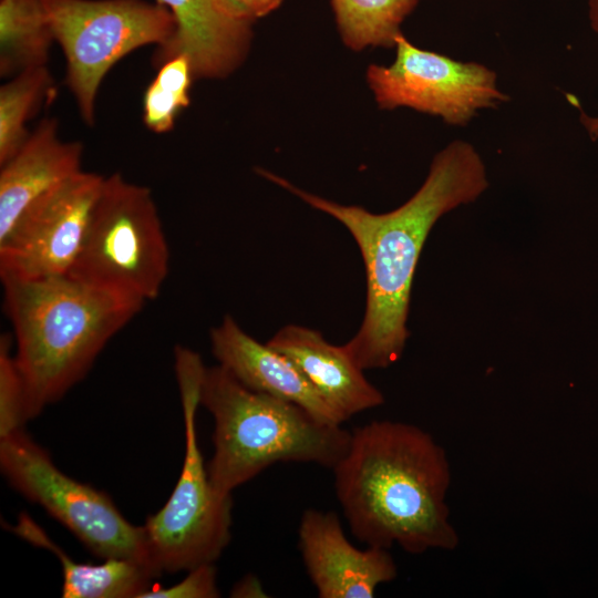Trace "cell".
<instances>
[{"mask_svg":"<svg viewBox=\"0 0 598 598\" xmlns=\"http://www.w3.org/2000/svg\"><path fill=\"white\" fill-rule=\"evenodd\" d=\"M257 172L351 233L364 261L367 305L359 331L343 347L363 371L399 361L410 336L406 321L412 281L431 229L444 214L475 202L488 187L486 167L476 148L461 140L450 143L434 156L417 192L384 214L341 205L268 171Z\"/></svg>","mask_w":598,"mask_h":598,"instance_id":"obj_1","label":"cell"},{"mask_svg":"<svg viewBox=\"0 0 598 598\" xmlns=\"http://www.w3.org/2000/svg\"><path fill=\"white\" fill-rule=\"evenodd\" d=\"M332 471L348 525L367 546L411 554L457 547L445 502L451 467L430 433L393 421L358 426Z\"/></svg>","mask_w":598,"mask_h":598,"instance_id":"obj_2","label":"cell"},{"mask_svg":"<svg viewBox=\"0 0 598 598\" xmlns=\"http://www.w3.org/2000/svg\"><path fill=\"white\" fill-rule=\"evenodd\" d=\"M1 281L29 419L80 382L143 307L69 275Z\"/></svg>","mask_w":598,"mask_h":598,"instance_id":"obj_3","label":"cell"},{"mask_svg":"<svg viewBox=\"0 0 598 598\" xmlns=\"http://www.w3.org/2000/svg\"><path fill=\"white\" fill-rule=\"evenodd\" d=\"M200 405L215 422L207 470L223 495H231L279 462L332 470L351 440V432L341 425L323 423L295 403L250 390L220 364L205 369Z\"/></svg>","mask_w":598,"mask_h":598,"instance_id":"obj_4","label":"cell"},{"mask_svg":"<svg viewBox=\"0 0 598 598\" xmlns=\"http://www.w3.org/2000/svg\"><path fill=\"white\" fill-rule=\"evenodd\" d=\"M174 369L184 419V462L168 501L143 525L151 560L161 574L215 563L231 537V495L213 486L197 441L196 412L206 367L197 352L176 346Z\"/></svg>","mask_w":598,"mask_h":598,"instance_id":"obj_5","label":"cell"},{"mask_svg":"<svg viewBox=\"0 0 598 598\" xmlns=\"http://www.w3.org/2000/svg\"><path fill=\"white\" fill-rule=\"evenodd\" d=\"M169 249L152 192L120 173L104 178L72 278L144 306L158 297Z\"/></svg>","mask_w":598,"mask_h":598,"instance_id":"obj_6","label":"cell"},{"mask_svg":"<svg viewBox=\"0 0 598 598\" xmlns=\"http://www.w3.org/2000/svg\"><path fill=\"white\" fill-rule=\"evenodd\" d=\"M65 62V84L83 122H95V100L110 69L144 45L166 44L176 31L171 11L145 0H42Z\"/></svg>","mask_w":598,"mask_h":598,"instance_id":"obj_7","label":"cell"},{"mask_svg":"<svg viewBox=\"0 0 598 598\" xmlns=\"http://www.w3.org/2000/svg\"><path fill=\"white\" fill-rule=\"evenodd\" d=\"M0 467L16 491L43 507L94 555L141 561L158 571L143 526L130 523L107 494L59 470L24 430L0 437Z\"/></svg>","mask_w":598,"mask_h":598,"instance_id":"obj_8","label":"cell"},{"mask_svg":"<svg viewBox=\"0 0 598 598\" xmlns=\"http://www.w3.org/2000/svg\"><path fill=\"white\" fill-rule=\"evenodd\" d=\"M390 65L370 64L367 82L381 110L409 107L466 126L480 111L496 109L509 96L497 74L478 62H464L412 44L402 34Z\"/></svg>","mask_w":598,"mask_h":598,"instance_id":"obj_9","label":"cell"},{"mask_svg":"<svg viewBox=\"0 0 598 598\" xmlns=\"http://www.w3.org/2000/svg\"><path fill=\"white\" fill-rule=\"evenodd\" d=\"M104 178L80 171L38 199L0 243V276L68 275L82 248Z\"/></svg>","mask_w":598,"mask_h":598,"instance_id":"obj_10","label":"cell"},{"mask_svg":"<svg viewBox=\"0 0 598 598\" xmlns=\"http://www.w3.org/2000/svg\"><path fill=\"white\" fill-rule=\"evenodd\" d=\"M298 540L307 574L320 598H372L381 584L398 575L389 549L353 546L334 512L305 511Z\"/></svg>","mask_w":598,"mask_h":598,"instance_id":"obj_11","label":"cell"},{"mask_svg":"<svg viewBox=\"0 0 598 598\" xmlns=\"http://www.w3.org/2000/svg\"><path fill=\"white\" fill-rule=\"evenodd\" d=\"M176 22L172 39L153 55L155 66L185 55L194 79H221L245 61L252 40L254 20L228 0H156Z\"/></svg>","mask_w":598,"mask_h":598,"instance_id":"obj_12","label":"cell"},{"mask_svg":"<svg viewBox=\"0 0 598 598\" xmlns=\"http://www.w3.org/2000/svg\"><path fill=\"white\" fill-rule=\"evenodd\" d=\"M210 343L218 364L245 386L295 403L323 423L342 425L290 359L250 337L231 316L212 328Z\"/></svg>","mask_w":598,"mask_h":598,"instance_id":"obj_13","label":"cell"},{"mask_svg":"<svg viewBox=\"0 0 598 598\" xmlns=\"http://www.w3.org/2000/svg\"><path fill=\"white\" fill-rule=\"evenodd\" d=\"M83 145L59 136L56 118H43L0 172V243L43 195L81 169Z\"/></svg>","mask_w":598,"mask_h":598,"instance_id":"obj_14","label":"cell"},{"mask_svg":"<svg viewBox=\"0 0 598 598\" xmlns=\"http://www.w3.org/2000/svg\"><path fill=\"white\" fill-rule=\"evenodd\" d=\"M267 344L293 362L342 422L383 404L381 391L367 380L344 347L331 344L319 331L288 324Z\"/></svg>","mask_w":598,"mask_h":598,"instance_id":"obj_15","label":"cell"},{"mask_svg":"<svg viewBox=\"0 0 598 598\" xmlns=\"http://www.w3.org/2000/svg\"><path fill=\"white\" fill-rule=\"evenodd\" d=\"M6 526L25 542L56 556L63 573V598H140L152 588V579L161 575L147 564L126 558H107L101 564L76 563L27 513H21L14 525Z\"/></svg>","mask_w":598,"mask_h":598,"instance_id":"obj_16","label":"cell"},{"mask_svg":"<svg viewBox=\"0 0 598 598\" xmlns=\"http://www.w3.org/2000/svg\"><path fill=\"white\" fill-rule=\"evenodd\" d=\"M54 35L42 0H0V74L47 65Z\"/></svg>","mask_w":598,"mask_h":598,"instance_id":"obj_17","label":"cell"},{"mask_svg":"<svg viewBox=\"0 0 598 598\" xmlns=\"http://www.w3.org/2000/svg\"><path fill=\"white\" fill-rule=\"evenodd\" d=\"M342 42L351 50L395 48L401 24L420 0H330Z\"/></svg>","mask_w":598,"mask_h":598,"instance_id":"obj_18","label":"cell"},{"mask_svg":"<svg viewBox=\"0 0 598 598\" xmlns=\"http://www.w3.org/2000/svg\"><path fill=\"white\" fill-rule=\"evenodd\" d=\"M54 94L47 65L20 72L0 87V165L24 144L30 133L27 122Z\"/></svg>","mask_w":598,"mask_h":598,"instance_id":"obj_19","label":"cell"},{"mask_svg":"<svg viewBox=\"0 0 598 598\" xmlns=\"http://www.w3.org/2000/svg\"><path fill=\"white\" fill-rule=\"evenodd\" d=\"M193 80L192 65L185 55L174 56L158 66L144 95L143 120L147 128L161 134L174 127L179 111L190 103Z\"/></svg>","mask_w":598,"mask_h":598,"instance_id":"obj_20","label":"cell"},{"mask_svg":"<svg viewBox=\"0 0 598 598\" xmlns=\"http://www.w3.org/2000/svg\"><path fill=\"white\" fill-rule=\"evenodd\" d=\"M12 338L0 337V437L23 430L29 421L25 391L11 350Z\"/></svg>","mask_w":598,"mask_h":598,"instance_id":"obj_21","label":"cell"},{"mask_svg":"<svg viewBox=\"0 0 598 598\" xmlns=\"http://www.w3.org/2000/svg\"><path fill=\"white\" fill-rule=\"evenodd\" d=\"M220 596L215 563L203 564L190 570L179 582L166 587H152L140 598H216Z\"/></svg>","mask_w":598,"mask_h":598,"instance_id":"obj_22","label":"cell"},{"mask_svg":"<svg viewBox=\"0 0 598 598\" xmlns=\"http://www.w3.org/2000/svg\"><path fill=\"white\" fill-rule=\"evenodd\" d=\"M241 13L257 20L277 9L283 0H228Z\"/></svg>","mask_w":598,"mask_h":598,"instance_id":"obj_23","label":"cell"},{"mask_svg":"<svg viewBox=\"0 0 598 598\" xmlns=\"http://www.w3.org/2000/svg\"><path fill=\"white\" fill-rule=\"evenodd\" d=\"M588 16L592 30L598 33V0H588ZM580 121L591 140H598V116L580 115Z\"/></svg>","mask_w":598,"mask_h":598,"instance_id":"obj_24","label":"cell"},{"mask_svg":"<svg viewBox=\"0 0 598 598\" xmlns=\"http://www.w3.org/2000/svg\"><path fill=\"white\" fill-rule=\"evenodd\" d=\"M230 594L231 597H268L255 576H245L234 586Z\"/></svg>","mask_w":598,"mask_h":598,"instance_id":"obj_25","label":"cell"}]
</instances>
